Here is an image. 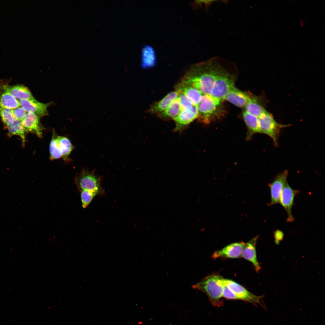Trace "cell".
<instances>
[{
	"instance_id": "cell-1",
	"label": "cell",
	"mask_w": 325,
	"mask_h": 325,
	"mask_svg": "<svg viewBox=\"0 0 325 325\" xmlns=\"http://www.w3.org/2000/svg\"><path fill=\"white\" fill-rule=\"evenodd\" d=\"M210 61L192 66L182 80L199 90L202 94L210 95L218 73L217 70L209 69Z\"/></svg>"
},
{
	"instance_id": "cell-2",
	"label": "cell",
	"mask_w": 325,
	"mask_h": 325,
	"mask_svg": "<svg viewBox=\"0 0 325 325\" xmlns=\"http://www.w3.org/2000/svg\"><path fill=\"white\" fill-rule=\"evenodd\" d=\"M221 277L218 275L207 276L192 286L193 289L203 292L208 297L212 304L220 306L223 304V289L221 283Z\"/></svg>"
},
{
	"instance_id": "cell-3",
	"label": "cell",
	"mask_w": 325,
	"mask_h": 325,
	"mask_svg": "<svg viewBox=\"0 0 325 325\" xmlns=\"http://www.w3.org/2000/svg\"><path fill=\"white\" fill-rule=\"evenodd\" d=\"M94 171L83 169L76 176L75 182L80 192L88 190L98 192L100 195H104V190L101 185V176L96 175Z\"/></svg>"
},
{
	"instance_id": "cell-4",
	"label": "cell",
	"mask_w": 325,
	"mask_h": 325,
	"mask_svg": "<svg viewBox=\"0 0 325 325\" xmlns=\"http://www.w3.org/2000/svg\"><path fill=\"white\" fill-rule=\"evenodd\" d=\"M221 101L211 95L203 94L201 99L197 105V118L201 122L207 123L215 114Z\"/></svg>"
},
{
	"instance_id": "cell-5",
	"label": "cell",
	"mask_w": 325,
	"mask_h": 325,
	"mask_svg": "<svg viewBox=\"0 0 325 325\" xmlns=\"http://www.w3.org/2000/svg\"><path fill=\"white\" fill-rule=\"evenodd\" d=\"M258 119L262 133L265 134L271 138L274 145L277 146L281 129L286 127L288 125L281 124L277 122L268 112L263 114Z\"/></svg>"
},
{
	"instance_id": "cell-6",
	"label": "cell",
	"mask_w": 325,
	"mask_h": 325,
	"mask_svg": "<svg viewBox=\"0 0 325 325\" xmlns=\"http://www.w3.org/2000/svg\"><path fill=\"white\" fill-rule=\"evenodd\" d=\"M234 87V82L233 78L227 74L219 72L210 95L221 101L224 100L228 93Z\"/></svg>"
},
{
	"instance_id": "cell-7",
	"label": "cell",
	"mask_w": 325,
	"mask_h": 325,
	"mask_svg": "<svg viewBox=\"0 0 325 325\" xmlns=\"http://www.w3.org/2000/svg\"><path fill=\"white\" fill-rule=\"evenodd\" d=\"M299 190L291 188L287 182L281 192L279 203L286 211L287 217V221L292 222L294 221L292 210L294 204V198L299 193Z\"/></svg>"
},
{
	"instance_id": "cell-8",
	"label": "cell",
	"mask_w": 325,
	"mask_h": 325,
	"mask_svg": "<svg viewBox=\"0 0 325 325\" xmlns=\"http://www.w3.org/2000/svg\"><path fill=\"white\" fill-rule=\"evenodd\" d=\"M224 280L228 287L240 299L262 305L261 301L263 296H257L253 294L232 280L224 278Z\"/></svg>"
},
{
	"instance_id": "cell-9",
	"label": "cell",
	"mask_w": 325,
	"mask_h": 325,
	"mask_svg": "<svg viewBox=\"0 0 325 325\" xmlns=\"http://www.w3.org/2000/svg\"><path fill=\"white\" fill-rule=\"evenodd\" d=\"M288 174V171H285L276 176L274 180L269 184L271 195L270 206L279 203L281 192L287 182Z\"/></svg>"
},
{
	"instance_id": "cell-10",
	"label": "cell",
	"mask_w": 325,
	"mask_h": 325,
	"mask_svg": "<svg viewBox=\"0 0 325 325\" xmlns=\"http://www.w3.org/2000/svg\"><path fill=\"white\" fill-rule=\"evenodd\" d=\"M245 243L238 242L230 244L221 250L215 251L212 257L214 259L219 258H236L241 257Z\"/></svg>"
},
{
	"instance_id": "cell-11",
	"label": "cell",
	"mask_w": 325,
	"mask_h": 325,
	"mask_svg": "<svg viewBox=\"0 0 325 325\" xmlns=\"http://www.w3.org/2000/svg\"><path fill=\"white\" fill-rule=\"evenodd\" d=\"M198 112L197 106L194 105L190 110L181 109L178 115L173 119L175 123V131L182 130L197 118Z\"/></svg>"
},
{
	"instance_id": "cell-12",
	"label": "cell",
	"mask_w": 325,
	"mask_h": 325,
	"mask_svg": "<svg viewBox=\"0 0 325 325\" xmlns=\"http://www.w3.org/2000/svg\"><path fill=\"white\" fill-rule=\"evenodd\" d=\"M20 106L26 111L33 113L39 117L48 115L47 108L50 103H43L32 99H23L19 101Z\"/></svg>"
},
{
	"instance_id": "cell-13",
	"label": "cell",
	"mask_w": 325,
	"mask_h": 325,
	"mask_svg": "<svg viewBox=\"0 0 325 325\" xmlns=\"http://www.w3.org/2000/svg\"><path fill=\"white\" fill-rule=\"evenodd\" d=\"M39 117L35 113L28 112L21 121L22 125L26 132H29L41 138L43 128L41 125Z\"/></svg>"
},
{
	"instance_id": "cell-14",
	"label": "cell",
	"mask_w": 325,
	"mask_h": 325,
	"mask_svg": "<svg viewBox=\"0 0 325 325\" xmlns=\"http://www.w3.org/2000/svg\"><path fill=\"white\" fill-rule=\"evenodd\" d=\"M257 238V237L248 242L244 243L241 257L251 262L256 271L258 272L261 270V267L257 257L256 244Z\"/></svg>"
},
{
	"instance_id": "cell-15",
	"label": "cell",
	"mask_w": 325,
	"mask_h": 325,
	"mask_svg": "<svg viewBox=\"0 0 325 325\" xmlns=\"http://www.w3.org/2000/svg\"><path fill=\"white\" fill-rule=\"evenodd\" d=\"M175 88L177 91L185 94L197 106L203 94L199 90L183 80L176 85Z\"/></svg>"
},
{
	"instance_id": "cell-16",
	"label": "cell",
	"mask_w": 325,
	"mask_h": 325,
	"mask_svg": "<svg viewBox=\"0 0 325 325\" xmlns=\"http://www.w3.org/2000/svg\"><path fill=\"white\" fill-rule=\"evenodd\" d=\"M179 92H170L159 101L153 104L148 112L152 114H158L165 110L175 100L178 98Z\"/></svg>"
},
{
	"instance_id": "cell-17",
	"label": "cell",
	"mask_w": 325,
	"mask_h": 325,
	"mask_svg": "<svg viewBox=\"0 0 325 325\" xmlns=\"http://www.w3.org/2000/svg\"><path fill=\"white\" fill-rule=\"evenodd\" d=\"M251 99L245 93L234 87L228 93L225 100L237 107H243Z\"/></svg>"
},
{
	"instance_id": "cell-18",
	"label": "cell",
	"mask_w": 325,
	"mask_h": 325,
	"mask_svg": "<svg viewBox=\"0 0 325 325\" xmlns=\"http://www.w3.org/2000/svg\"><path fill=\"white\" fill-rule=\"evenodd\" d=\"M141 55V65L142 68H149L156 65V53L154 48L151 46H144L142 48Z\"/></svg>"
},
{
	"instance_id": "cell-19",
	"label": "cell",
	"mask_w": 325,
	"mask_h": 325,
	"mask_svg": "<svg viewBox=\"0 0 325 325\" xmlns=\"http://www.w3.org/2000/svg\"><path fill=\"white\" fill-rule=\"evenodd\" d=\"M3 87L5 92L9 93L16 98L20 100L35 99L29 89L24 86L20 85L11 86L4 85Z\"/></svg>"
},
{
	"instance_id": "cell-20",
	"label": "cell",
	"mask_w": 325,
	"mask_h": 325,
	"mask_svg": "<svg viewBox=\"0 0 325 325\" xmlns=\"http://www.w3.org/2000/svg\"><path fill=\"white\" fill-rule=\"evenodd\" d=\"M56 142L58 148L62 154V158L64 160H67L73 149L70 141L66 137L57 135Z\"/></svg>"
},
{
	"instance_id": "cell-21",
	"label": "cell",
	"mask_w": 325,
	"mask_h": 325,
	"mask_svg": "<svg viewBox=\"0 0 325 325\" xmlns=\"http://www.w3.org/2000/svg\"><path fill=\"white\" fill-rule=\"evenodd\" d=\"M181 109L178 98L165 110L157 114L159 117L163 119H173L178 115Z\"/></svg>"
},
{
	"instance_id": "cell-22",
	"label": "cell",
	"mask_w": 325,
	"mask_h": 325,
	"mask_svg": "<svg viewBox=\"0 0 325 325\" xmlns=\"http://www.w3.org/2000/svg\"><path fill=\"white\" fill-rule=\"evenodd\" d=\"M20 106L19 101L9 93L5 91L0 95V107L12 110Z\"/></svg>"
},
{
	"instance_id": "cell-23",
	"label": "cell",
	"mask_w": 325,
	"mask_h": 325,
	"mask_svg": "<svg viewBox=\"0 0 325 325\" xmlns=\"http://www.w3.org/2000/svg\"><path fill=\"white\" fill-rule=\"evenodd\" d=\"M245 111L259 118L268 112L255 99L251 98L244 107Z\"/></svg>"
},
{
	"instance_id": "cell-24",
	"label": "cell",
	"mask_w": 325,
	"mask_h": 325,
	"mask_svg": "<svg viewBox=\"0 0 325 325\" xmlns=\"http://www.w3.org/2000/svg\"><path fill=\"white\" fill-rule=\"evenodd\" d=\"M244 120L249 129L254 133H262L258 118L245 111L243 113Z\"/></svg>"
},
{
	"instance_id": "cell-25",
	"label": "cell",
	"mask_w": 325,
	"mask_h": 325,
	"mask_svg": "<svg viewBox=\"0 0 325 325\" xmlns=\"http://www.w3.org/2000/svg\"><path fill=\"white\" fill-rule=\"evenodd\" d=\"M7 127L8 131L11 134L19 136L23 142L24 143L25 141V133L26 131L22 125L21 121L16 119L12 124Z\"/></svg>"
},
{
	"instance_id": "cell-26",
	"label": "cell",
	"mask_w": 325,
	"mask_h": 325,
	"mask_svg": "<svg viewBox=\"0 0 325 325\" xmlns=\"http://www.w3.org/2000/svg\"><path fill=\"white\" fill-rule=\"evenodd\" d=\"M57 136L54 130H53L49 147L50 159L52 160L62 157V154L58 148L56 142Z\"/></svg>"
},
{
	"instance_id": "cell-27",
	"label": "cell",
	"mask_w": 325,
	"mask_h": 325,
	"mask_svg": "<svg viewBox=\"0 0 325 325\" xmlns=\"http://www.w3.org/2000/svg\"><path fill=\"white\" fill-rule=\"evenodd\" d=\"M100 195L98 192L88 190L80 191V197L82 207L85 208L91 202L93 199L97 195Z\"/></svg>"
},
{
	"instance_id": "cell-28",
	"label": "cell",
	"mask_w": 325,
	"mask_h": 325,
	"mask_svg": "<svg viewBox=\"0 0 325 325\" xmlns=\"http://www.w3.org/2000/svg\"><path fill=\"white\" fill-rule=\"evenodd\" d=\"M0 115L3 122L7 126L12 124L16 119L13 114L12 110L1 107Z\"/></svg>"
},
{
	"instance_id": "cell-29",
	"label": "cell",
	"mask_w": 325,
	"mask_h": 325,
	"mask_svg": "<svg viewBox=\"0 0 325 325\" xmlns=\"http://www.w3.org/2000/svg\"><path fill=\"white\" fill-rule=\"evenodd\" d=\"M178 99L182 109L190 110L194 105L190 100L182 93L179 92Z\"/></svg>"
},
{
	"instance_id": "cell-30",
	"label": "cell",
	"mask_w": 325,
	"mask_h": 325,
	"mask_svg": "<svg viewBox=\"0 0 325 325\" xmlns=\"http://www.w3.org/2000/svg\"><path fill=\"white\" fill-rule=\"evenodd\" d=\"M221 283L223 287L222 297L229 299H240L228 287L221 277Z\"/></svg>"
},
{
	"instance_id": "cell-31",
	"label": "cell",
	"mask_w": 325,
	"mask_h": 325,
	"mask_svg": "<svg viewBox=\"0 0 325 325\" xmlns=\"http://www.w3.org/2000/svg\"><path fill=\"white\" fill-rule=\"evenodd\" d=\"M13 116L16 119L22 121L25 117L26 111L21 107L12 110Z\"/></svg>"
},
{
	"instance_id": "cell-32",
	"label": "cell",
	"mask_w": 325,
	"mask_h": 325,
	"mask_svg": "<svg viewBox=\"0 0 325 325\" xmlns=\"http://www.w3.org/2000/svg\"><path fill=\"white\" fill-rule=\"evenodd\" d=\"M284 236L283 233L280 230H277L274 232V242L277 245H279L280 241L283 240Z\"/></svg>"
}]
</instances>
